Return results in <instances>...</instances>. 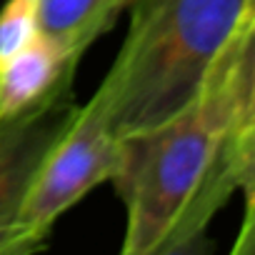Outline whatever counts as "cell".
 I'll return each instance as SVG.
<instances>
[{"instance_id":"277c9868","label":"cell","mask_w":255,"mask_h":255,"mask_svg":"<svg viewBox=\"0 0 255 255\" xmlns=\"http://www.w3.org/2000/svg\"><path fill=\"white\" fill-rule=\"evenodd\" d=\"M78 113L73 80H65L35 105L0 118V255L10 243L38 170Z\"/></svg>"},{"instance_id":"8992f818","label":"cell","mask_w":255,"mask_h":255,"mask_svg":"<svg viewBox=\"0 0 255 255\" xmlns=\"http://www.w3.org/2000/svg\"><path fill=\"white\" fill-rule=\"evenodd\" d=\"M135 0H38L40 33L53 38L73 60L103 35Z\"/></svg>"},{"instance_id":"ba28073f","label":"cell","mask_w":255,"mask_h":255,"mask_svg":"<svg viewBox=\"0 0 255 255\" xmlns=\"http://www.w3.org/2000/svg\"><path fill=\"white\" fill-rule=\"evenodd\" d=\"M143 255H213V240L208 235V228L173 225L170 233Z\"/></svg>"},{"instance_id":"3957f363","label":"cell","mask_w":255,"mask_h":255,"mask_svg":"<svg viewBox=\"0 0 255 255\" xmlns=\"http://www.w3.org/2000/svg\"><path fill=\"white\" fill-rule=\"evenodd\" d=\"M120 163L123 140L108 130L103 113L88 100L38 170L3 255H33L60 215L93 188L113 183Z\"/></svg>"},{"instance_id":"9c48e42d","label":"cell","mask_w":255,"mask_h":255,"mask_svg":"<svg viewBox=\"0 0 255 255\" xmlns=\"http://www.w3.org/2000/svg\"><path fill=\"white\" fill-rule=\"evenodd\" d=\"M245 198V210H243V223H240V230H238V238L233 243V250L230 255H255V233H253V195H243Z\"/></svg>"},{"instance_id":"5b68a950","label":"cell","mask_w":255,"mask_h":255,"mask_svg":"<svg viewBox=\"0 0 255 255\" xmlns=\"http://www.w3.org/2000/svg\"><path fill=\"white\" fill-rule=\"evenodd\" d=\"M78 60H73L53 38L38 33L25 48L0 63V118L20 113L60 83L75 78Z\"/></svg>"},{"instance_id":"7a4b0ae2","label":"cell","mask_w":255,"mask_h":255,"mask_svg":"<svg viewBox=\"0 0 255 255\" xmlns=\"http://www.w3.org/2000/svg\"><path fill=\"white\" fill-rule=\"evenodd\" d=\"M250 20L253 0H135L115 63L90 98L108 130L125 140L180 113Z\"/></svg>"},{"instance_id":"52a82bcc","label":"cell","mask_w":255,"mask_h":255,"mask_svg":"<svg viewBox=\"0 0 255 255\" xmlns=\"http://www.w3.org/2000/svg\"><path fill=\"white\" fill-rule=\"evenodd\" d=\"M38 33V0H8L0 10V63L25 48Z\"/></svg>"},{"instance_id":"6da1fadb","label":"cell","mask_w":255,"mask_h":255,"mask_svg":"<svg viewBox=\"0 0 255 255\" xmlns=\"http://www.w3.org/2000/svg\"><path fill=\"white\" fill-rule=\"evenodd\" d=\"M255 20L240 28L210 68L200 93L170 120L123 140L113 185L128 223L120 255L153 250L225 165L253 170L255 160Z\"/></svg>"}]
</instances>
